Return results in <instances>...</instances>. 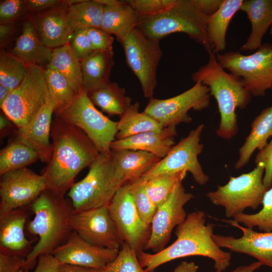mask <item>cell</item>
Returning a JSON list of instances; mask_svg holds the SVG:
<instances>
[{"label":"cell","mask_w":272,"mask_h":272,"mask_svg":"<svg viewBox=\"0 0 272 272\" xmlns=\"http://www.w3.org/2000/svg\"><path fill=\"white\" fill-rule=\"evenodd\" d=\"M208 18L193 0H176L172 7L158 15L139 18L137 28L146 36L160 40L174 33H184L202 45L209 54L213 49L207 33Z\"/></svg>","instance_id":"5"},{"label":"cell","mask_w":272,"mask_h":272,"mask_svg":"<svg viewBox=\"0 0 272 272\" xmlns=\"http://www.w3.org/2000/svg\"><path fill=\"white\" fill-rule=\"evenodd\" d=\"M191 79L195 83L199 82L208 87L216 100L220 115L217 136L231 140L238 131L236 109L245 108L252 95L240 78L225 71L213 52L209 53L208 62L193 73Z\"/></svg>","instance_id":"3"},{"label":"cell","mask_w":272,"mask_h":272,"mask_svg":"<svg viewBox=\"0 0 272 272\" xmlns=\"http://www.w3.org/2000/svg\"><path fill=\"white\" fill-rule=\"evenodd\" d=\"M243 0H223L218 10L209 17L207 33L213 52L215 54L225 50L228 27L235 14L240 10Z\"/></svg>","instance_id":"30"},{"label":"cell","mask_w":272,"mask_h":272,"mask_svg":"<svg viewBox=\"0 0 272 272\" xmlns=\"http://www.w3.org/2000/svg\"><path fill=\"white\" fill-rule=\"evenodd\" d=\"M37 260L33 272H58L60 263L51 253L42 255ZM24 272H29V270L25 269Z\"/></svg>","instance_id":"48"},{"label":"cell","mask_w":272,"mask_h":272,"mask_svg":"<svg viewBox=\"0 0 272 272\" xmlns=\"http://www.w3.org/2000/svg\"><path fill=\"white\" fill-rule=\"evenodd\" d=\"M271 91H272V87H271Z\"/></svg>","instance_id":"58"},{"label":"cell","mask_w":272,"mask_h":272,"mask_svg":"<svg viewBox=\"0 0 272 272\" xmlns=\"http://www.w3.org/2000/svg\"><path fill=\"white\" fill-rule=\"evenodd\" d=\"M272 137V105L263 109L251 123V128L243 145L239 149V158L235 168L239 169L249 162L256 150L260 151Z\"/></svg>","instance_id":"28"},{"label":"cell","mask_w":272,"mask_h":272,"mask_svg":"<svg viewBox=\"0 0 272 272\" xmlns=\"http://www.w3.org/2000/svg\"><path fill=\"white\" fill-rule=\"evenodd\" d=\"M176 0H129L126 2L139 18L158 15L172 7Z\"/></svg>","instance_id":"42"},{"label":"cell","mask_w":272,"mask_h":272,"mask_svg":"<svg viewBox=\"0 0 272 272\" xmlns=\"http://www.w3.org/2000/svg\"><path fill=\"white\" fill-rule=\"evenodd\" d=\"M86 30L94 50L113 53L114 38L110 34L100 28H88Z\"/></svg>","instance_id":"43"},{"label":"cell","mask_w":272,"mask_h":272,"mask_svg":"<svg viewBox=\"0 0 272 272\" xmlns=\"http://www.w3.org/2000/svg\"><path fill=\"white\" fill-rule=\"evenodd\" d=\"M104 5L96 1L85 2L69 6V17L75 30L88 28L101 27Z\"/></svg>","instance_id":"35"},{"label":"cell","mask_w":272,"mask_h":272,"mask_svg":"<svg viewBox=\"0 0 272 272\" xmlns=\"http://www.w3.org/2000/svg\"><path fill=\"white\" fill-rule=\"evenodd\" d=\"M27 10L25 1L5 0L0 3L1 23H10Z\"/></svg>","instance_id":"44"},{"label":"cell","mask_w":272,"mask_h":272,"mask_svg":"<svg viewBox=\"0 0 272 272\" xmlns=\"http://www.w3.org/2000/svg\"><path fill=\"white\" fill-rule=\"evenodd\" d=\"M193 195L187 192L182 183L156 209L151 224V232L144 249L159 251L168 242L173 229L186 219L184 206Z\"/></svg>","instance_id":"17"},{"label":"cell","mask_w":272,"mask_h":272,"mask_svg":"<svg viewBox=\"0 0 272 272\" xmlns=\"http://www.w3.org/2000/svg\"><path fill=\"white\" fill-rule=\"evenodd\" d=\"M139 17L126 2L117 6H104V13L100 28L114 35L121 44L137 27Z\"/></svg>","instance_id":"29"},{"label":"cell","mask_w":272,"mask_h":272,"mask_svg":"<svg viewBox=\"0 0 272 272\" xmlns=\"http://www.w3.org/2000/svg\"><path fill=\"white\" fill-rule=\"evenodd\" d=\"M24 271H23V272H24Z\"/></svg>","instance_id":"59"},{"label":"cell","mask_w":272,"mask_h":272,"mask_svg":"<svg viewBox=\"0 0 272 272\" xmlns=\"http://www.w3.org/2000/svg\"><path fill=\"white\" fill-rule=\"evenodd\" d=\"M45 75L50 99L55 105V111L72 102L77 94L58 72L46 68Z\"/></svg>","instance_id":"38"},{"label":"cell","mask_w":272,"mask_h":272,"mask_svg":"<svg viewBox=\"0 0 272 272\" xmlns=\"http://www.w3.org/2000/svg\"><path fill=\"white\" fill-rule=\"evenodd\" d=\"M223 0H193L194 4L204 15L210 17L220 7Z\"/></svg>","instance_id":"50"},{"label":"cell","mask_w":272,"mask_h":272,"mask_svg":"<svg viewBox=\"0 0 272 272\" xmlns=\"http://www.w3.org/2000/svg\"><path fill=\"white\" fill-rule=\"evenodd\" d=\"M38 159L36 152L16 138L1 152L0 175L26 167Z\"/></svg>","instance_id":"34"},{"label":"cell","mask_w":272,"mask_h":272,"mask_svg":"<svg viewBox=\"0 0 272 272\" xmlns=\"http://www.w3.org/2000/svg\"><path fill=\"white\" fill-rule=\"evenodd\" d=\"M219 63L230 73L241 78L254 96H263L272 87V44H262L255 51L244 55L237 51L216 54Z\"/></svg>","instance_id":"10"},{"label":"cell","mask_w":272,"mask_h":272,"mask_svg":"<svg viewBox=\"0 0 272 272\" xmlns=\"http://www.w3.org/2000/svg\"><path fill=\"white\" fill-rule=\"evenodd\" d=\"M262 264L258 261L251 263L248 265H241L237 267L231 272H254L260 268ZM215 272H224L219 269H216Z\"/></svg>","instance_id":"54"},{"label":"cell","mask_w":272,"mask_h":272,"mask_svg":"<svg viewBox=\"0 0 272 272\" xmlns=\"http://www.w3.org/2000/svg\"><path fill=\"white\" fill-rule=\"evenodd\" d=\"M213 224H206V216L201 211L188 214L185 220L176 227V239L168 247L150 253L142 250L138 257L146 272L174 259L189 256H202L214 261L216 269L225 271L230 265L231 254L221 249L212 238Z\"/></svg>","instance_id":"2"},{"label":"cell","mask_w":272,"mask_h":272,"mask_svg":"<svg viewBox=\"0 0 272 272\" xmlns=\"http://www.w3.org/2000/svg\"><path fill=\"white\" fill-rule=\"evenodd\" d=\"M50 100L45 69L27 64L22 82L11 92L1 108L18 128H21L27 125Z\"/></svg>","instance_id":"8"},{"label":"cell","mask_w":272,"mask_h":272,"mask_svg":"<svg viewBox=\"0 0 272 272\" xmlns=\"http://www.w3.org/2000/svg\"><path fill=\"white\" fill-rule=\"evenodd\" d=\"M210 93L208 87L197 82L188 90L174 97L160 99L152 98L144 112L163 128L182 123H189L192 118L188 111H200L208 108L210 103Z\"/></svg>","instance_id":"12"},{"label":"cell","mask_w":272,"mask_h":272,"mask_svg":"<svg viewBox=\"0 0 272 272\" xmlns=\"http://www.w3.org/2000/svg\"><path fill=\"white\" fill-rule=\"evenodd\" d=\"M146 180L142 176L129 182L134 202L140 216L147 225L151 226L157 207L147 193Z\"/></svg>","instance_id":"40"},{"label":"cell","mask_w":272,"mask_h":272,"mask_svg":"<svg viewBox=\"0 0 272 272\" xmlns=\"http://www.w3.org/2000/svg\"><path fill=\"white\" fill-rule=\"evenodd\" d=\"M261 205V210L257 213H242L234 216L233 220L247 228L257 227L264 232L272 231V186L265 192Z\"/></svg>","instance_id":"39"},{"label":"cell","mask_w":272,"mask_h":272,"mask_svg":"<svg viewBox=\"0 0 272 272\" xmlns=\"http://www.w3.org/2000/svg\"><path fill=\"white\" fill-rule=\"evenodd\" d=\"M140 103L136 101L120 116L117 121L116 140L123 139L141 133L163 128L160 123L144 112L139 111Z\"/></svg>","instance_id":"33"},{"label":"cell","mask_w":272,"mask_h":272,"mask_svg":"<svg viewBox=\"0 0 272 272\" xmlns=\"http://www.w3.org/2000/svg\"><path fill=\"white\" fill-rule=\"evenodd\" d=\"M69 44L73 52L80 61L94 50L86 29L75 30Z\"/></svg>","instance_id":"45"},{"label":"cell","mask_w":272,"mask_h":272,"mask_svg":"<svg viewBox=\"0 0 272 272\" xmlns=\"http://www.w3.org/2000/svg\"><path fill=\"white\" fill-rule=\"evenodd\" d=\"M55 105L50 100L25 127L18 128L17 138L33 149L39 160L49 162L52 154V144L50 142L52 116Z\"/></svg>","instance_id":"21"},{"label":"cell","mask_w":272,"mask_h":272,"mask_svg":"<svg viewBox=\"0 0 272 272\" xmlns=\"http://www.w3.org/2000/svg\"><path fill=\"white\" fill-rule=\"evenodd\" d=\"M88 95L95 105L110 115L120 116L132 104L131 99L126 95L125 89L116 82H110Z\"/></svg>","instance_id":"32"},{"label":"cell","mask_w":272,"mask_h":272,"mask_svg":"<svg viewBox=\"0 0 272 272\" xmlns=\"http://www.w3.org/2000/svg\"><path fill=\"white\" fill-rule=\"evenodd\" d=\"M52 51V49L46 47L39 38L35 21L28 19L23 22L22 32L9 52L27 64L41 66L48 64Z\"/></svg>","instance_id":"25"},{"label":"cell","mask_w":272,"mask_h":272,"mask_svg":"<svg viewBox=\"0 0 272 272\" xmlns=\"http://www.w3.org/2000/svg\"><path fill=\"white\" fill-rule=\"evenodd\" d=\"M118 252V250L95 246L73 231L51 254L60 264L104 269L115 259Z\"/></svg>","instance_id":"18"},{"label":"cell","mask_w":272,"mask_h":272,"mask_svg":"<svg viewBox=\"0 0 272 272\" xmlns=\"http://www.w3.org/2000/svg\"><path fill=\"white\" fill-rule=\"evenodd\" d=\"M11 122L12 121L6 115H4L3 114H1L0 130L1 134L4 132L6 131V130L11 127L12 124Z\"/></svg>","instance_id":"55"},{"label":"cell","mask_w":272,"mask_h":272,"mask_svg":"<svg viewBox=\"0 0 272 272\" xmlns=\"http://www.w3.org/2000/svg\"><path fill=\"white\" fill-rule=\"evenodd\" d=\"M106 272H146L137 252L123 242L115 259L104 268Z\"/></svg>","instance_id":"41"},{"label":"cell","mask_w":272,"mask_h":272,"mask_svg":"<svg viewBox=\"0 0 272 272\" xmlns=\"http://www.w3.org/2000/svg\"><path fill=\"white\" fill-rule=\"evenodd\" d=\"M25 257L0 251V272H23Z\"/></svg>","instance_id":"47"},{"label":"cell","mask_w":272,"mask_h":272,"mask_svg":"<svg viewBox=\"0 0 272 272\" xmlns=\"http://www.w3.org/2000/svg\"><path fill=\"white\" fill-rule=\"evenodd\" d=\"M264 172L263 166L258 164L248 173L231 176L226 184L218 185L206 196L214 205L224 207L227 218H233L248 208L255 210L262 204L268 189L263 182Z\"/></svg>","instance_id":"9"},{"label":"cell","mask_w":272,"mask_h":272,"mask_svg":"<svg viewBox=\"0 0 272 272\" xmlns=\"http://www.w3.org/2000/svg\"><path fill=\"white\" fill-rule=\"evenodd\" d=\"M83 89L88 94L110 82L109 78L114 64L113 53L95 50L81 60Z\"/></svg>","instance_id":"27"},{"label":"cell","mask_w":272,"mask_h":272,"mask_svg":"<svg viewBox=\"0 0 272 272\" xmlns=\"http://www.w3.org/2000/svg\"><path fill=\"white\" fill-rule=\"evenodd\" d=\"M70 225L73 231L95 246L119 250L123 243L108 206L73 212Z\"/></svg>","instance_id":"16"},{"label":"cell","mask_w":272,"mask_h":272,"mask_svg":"<svg viewBox=\"0 0 272 272\" xmlns=\"http://www.w3.org/2000/svg\"><path fill=\"white\" fill-rule=\"evenodd\" d=\"M58 272H106L105 269H97L70 264H60Z\"/></svg>","instance_id":"51"},{"label":"cell","mask_w":272,"mask_h":272,"mask_svg":"<svg viewBox=\"0 0 272 272\" xmlns=\"http://www.w3.org/2000/svg\"><path fill=\"white\" fill-rule=\"evenodd\" d=\"M110 216L123 242L137 253L144 249L150 226L141 218L135 206L130 182L120 186L108 205Z\"/></svg>","instance_id":"14"},{"label":"cell","mask_w":272,"mask_h":272,"mask_svg":"<svg viewBox=\"0 0 272 272\" xmlns=\"http://www.w3.org/2000/svg\"><path fill=\"white\" fill-rule=\"evenodd\" d=\"M60 0H28L25 1L27 10L39 13L56 6L63 2Z\"/></svg>","instance_id":"49"},{"label":"cell","mask_w":272,"mask_h":272,"mask_svg":"<svg viewBox=\"0 0 272 272\" xmlns=\"http://www.w3.org/2000/svg\"><path fill=\"white\" fill-rule=\"evenodd\" d=\"M203 128L204 125L200 124L191 130L143 177L148 179L160 174L185 171L191 174L196 183L205 185L209 181V177L204 172L198 160L203 148L200 143Z\"/></svg>","instance_id":"13"},{"label":"cell","mask_w":272,"mask_h":272,"mask_svg":"<svg viewBox=\"0 0 272 272\" xmlns=\"http://www.w3.org/2000/svg\"><path fill=\"white\" fill-rule=\"evenodd\" d=\"M177 134L176 126H168L159 130L147 131L115 140L111 144V149L143 151L162 159L175 145L174 137Z\"/></svg>","instance_id":"22"},{"label":"cell","mask_w":272,"mask_h":272,"mask_svg":"<svg viewBox=\"0 0 272 272\" xmlns=\"http://www.w3.org/2000/svg\"><path fill=\"white\" fill-rule=\"evenodd\" d=\"M14 31V26L10 23H1L0 43L2 46L10 38Z\"/></svg>","instance_id":"52"},{"label":"cell","mask_w":272,"mask_h":272,"mask_svg":"<svg viewBox=\"0 0 272 272\" xmlns=\"http://www.w3.org/2000/svg\"><path fill=\"white\" fill-rule=\"evenodd\" d=\"M221 221L240 229L242 235L236 238L213 234L212 238L220 248L247 254L257 259L262 265L272 268V231L257 232L240 225L233 219Z\"/></svg>","instance_id":"19"},{"label":"cell","mask_w":272,"mask_h":272,"mask_svg":"<svg viewBox=\"0 0 272 272\" xmlns=\"http://www.w3.org/2000/svg\"><path fill=\"white\" fill-rule=\"evenodd\" d=\"M111 156L114 176L121 186L142 177L161 159L149 152L131 150H111Z\"/></svg>","instance_id":"23"},{"label":"cell","mask_w":272,"mask_h":272,"mask_svg":"<svg viewBox=\"0 0 272 272\" xmlns=\"http://www.w3.org/2000/svg\"><path fill=\"white\" fill-rule=\"evenodd\" d=\"M240 10L247 15L251 30L240 50H256L262 45V40L272 26V0L243 1Z\"/></svg>","instance_id":"26"},{"label":"cell","mask_w":272,"mask_h":272,"mask_svg":"<svg viewBox=\"0 0 272 272\" xmlns=\"http://www.w3.org/2000/svg\"><path fill=\"white\" fill-rule=\"evenodd\" d=\"M46 68L55 70L62 75L76 94L83 88L81 61L75 55L69 44L53 49Z\"/></svg>","instance_id":"31"},{"label":"cell","mask_w":272,"mask_h":272,"mask_svg":"<svg viewBox=\"0 0 272 272\" xmlns=\"http://www.w3.org/2000/svg\"><path fill=\"white\" fill-rule=\"evenodd\" d=\"M35 23L39 38L51 49L69 44L74 32L69 17V6L65 1L37 13Z\"/></svg>","instance_id":"20"},{"label":"cell","mask_w":272,"mask_h":272,"mask_svg":"<svg viewBox=\"0 0 272 272\" xmlns=\"http://www.w3.org/2000/svg\"><path fill=\"white\" fill-rule=\"evenodd\" d=\"M11 92V90L0 84V107L2 106Z\"/></svg>","instance_id":"56"},{"label":"cell","mask_w":272,"mask_h":272,"mask_svg":"<svg viewBox=\"0 0 272 272\" xmlns=\"http://www.w3.org/2000/svg\"><path fill=\"white\" fill-rule=\"evenodd\" d=\"M34 217L28 224L29 231L39 237L26 257L25 269L36 265L40 256L51 253L73 231L70 220L73 213L71 201L46 189L31 204Z\"/></svg>","instance_id":"4"},{"label":"cell","mask_w":272,"mask_h":272,"mask_svg":"<svg viewBox=\"0 0 272 272\" xmlns=\"http://www.w3.org/2000/svg\"><path fill=\"white\" fill-rule=\"evenodd\" d=\"M254 163L260 164L264 169L263 182L265 186L269 188L272 186V140L257 154Z\"/></svg>","instance_id":"46"},{"label":"cell","mask_w":272,"mask_h":272,"mask_svg":"<svg viewBox=\"0 0 272 272\" xmlns=\"http://www.w3.org/2000/svg\"><path fill=\"white\" fill-rule=\"evenodd\" d=\"M55 117L78 127L92 141L100 154L111 156V144L116 140L117 121L99 111L83 88L69 104L56 110Z\"/></svg>","instance_id":"6"},{"label":"cell","mask_w":272,"mask_h":272,"mask_svg":"<svg viewBox=\"0 0 272 272\" xmlns=\"http://www.w3.org/2000/svg\"><path fill=\"white\" fill-rule=\"evenodd\" d=\"M198 266L193 262L182 261L172 272H197Z\"/></svg>","instance_id":"53"},{"label":"cell","mask_w":272,"mask_h":272,"mask_svg":"<svg viewBox=\"0 0 272 272\" xmlns=\"http://www.w3.org/2000/svg\"><path fill=\"white\" fill-rule=\"evenodd\" d=\"M0 215L23 208L47 189L43 174L24 167L1 175Z\"/></svg>","instance_id":"15"},{"label":"cell","mask_w":272,"mask_h":272,"mask_svg":"<svg viewBox=\"0 0 272 272\" xmlns=\"http://www.w3.org/2000/svg\"><path fill=\"white\" fill-rule=\"evenodd\" d=\"M160 40L146 36L137 27L121 44L128 66L138 78L145 97L151 99L157 87V70L162 56Z\"/></svg>","instance_id":"11"},{"label":"cell","mask_w":272,"mask_h":272,"mask_svg":"<svg viewBox=\"0 0 272 272\" xmlns=\"http://www.w3.org/2000/svg\"><path fill=\"white\" fill-rule=\"evenodd\" d=\"M270 34L271 35H272V26H271L270 27Z\"/></svg>","instance_id":"57"},{"label":"cell","mask_w":272,"mask_h":272,"mask_svg":"<svg viewBox=\"0 0 272 272\" xmlns=\"http://www.w3.org/2000/svg\"><path fill=\"white\" fill-rule=\"evenodd\" d=\"M27 218L23 208L0 215V251L27 257L30 252V242L24 232Z\"/></svg>","instance_id":"24"},{"label":"cell","mask_w":272,"mask_h":272,"mask_svg":"<svg viewBox=\"0 0 272 272\" xmlns=\"http://www.w3.org/2000/svg\"><path fill=\"white\" fill-rule=\"evenodd\" d=\"M114 176L111 156L100 154L86 176L74 184L67 195L73 212L108 206L120 187Z\"/></svg>","instance_id":"7"},{"label":"cell","mask_w":272,"mask_h":272,"mask_svg":"<svg viewBox=\"0 0 272 272\" xmlns=\"http://www.w3.org/2000/svg\"><path fill=\"white\" fill-rule=\"evenodd\" d=\"M187 172L160 174L146 180L147 193L157 208L171 194L172 192L185 177Z\"/></svg>","instance_id":"36"},{"label":"cell","mask_w":272,"mask_h":272,"mask_svg":"<svg viewBox=\"0 0 272 272\" xmlns=\"http://www.w3.org/2000/svg\"><path fill=\"white\" fill-rule=\"evenodd\" d=\"M27 64L9 52L0 53V84L12 91L22 82L27 72Z\"/></svg>","instance_id":"37"},{"label":"cell","mask_w":272,"mask_h":272,"mask_svg":"<svg viewBox=\"0 0 272 272\" xmlns=\"http://www.w3.org/2000/svg\"><path fill=\"white\" fill-rule=\"evenodd\" d=\"M50 137L52 156L42 174L46 178L47 189L64 197L77 175L89 167L100 153L82 130L58 117L52 121Z\"/></svg>","instance_id":"1"}]
</instances>
